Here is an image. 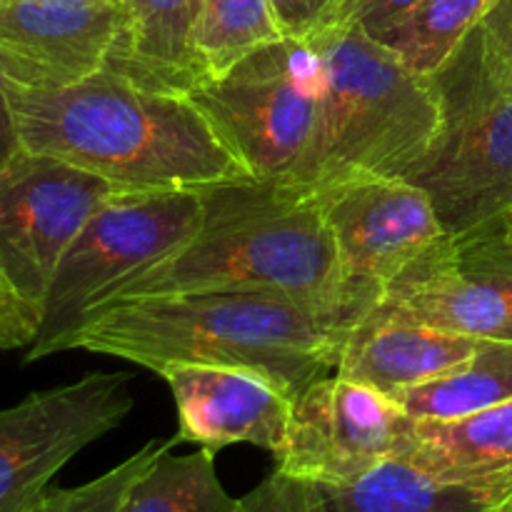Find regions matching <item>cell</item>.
<instances>
[{"mask_svg": "<svg viewBox=\"0 0 512 512\" xmlns=\"http://www.w3.org/2000/svg\"><path fill=\"white\" fill-rule=\"evenodd\" d=\"M20 148L53 155L123 190H183L250 178L188 95L100 68L68 88L5 80Z\"/></svg>", "mask_w": 512, "mask_h": 512, "instance_id": "2", "label": "cell"}, {"mask_svg": "<svg viewBox=\"0 0 512 512\" xmlns=\"http://www.w3.org/2000/svg\"><path fill=\"white\" fill-rule=\"evenodd\" d=\"M478 340L373 310L350 330L335 373L395 400L470 360Z\"/></svg>", "mask_w": 512, "mask_h": 512, "instance_id": "16", "label": "cell"}, {"mask_svg": "<svg viewBox=\"0 0 512 512\" xmlns=\"http://www.w3.org/2000/svg\"><path fill=\"white\" fill-rule=\"evenodd\" d=\"M335 512H498L480 493L438 483L415 465L390 458L345 488H325Z\"/></svg>", "mask_w": 512, "mask_h": 512, "instance_id": "19", "label": "cell"}, {"mask_svg": "<svg viewBox=\"0 0 512 512\" xmlns=\"http://www.w3.org/2000/svg\"><path fill=\"white\" fill-rule=\"evenodd\" d=\"M423 0H363L358 10V23L375 40L385 38L405 15L413 13Z\"/></svg>", "mask_w": 512, "mask_h": 512, "instance_id": "27", "label": "cell"}, {"mask_svg": "<svg viewBox=\"0 0 512 512\" xmlns=\"http://www.w3.org/2000/svg\"><path fill=\"white\" fill-rule=\"evenodd\" d=\"M353 328L340 310L275 295H143L95 308L63 350L113 355L153 373L173 363L253 370L295 400L335 373Z\"/></svg>", "mask_w": 512, "mask_h": 512, "instance_id": "1", "label": "cell"}, {"mask_svg": "<svg viewBox=\"0 0 512 512\" xmlns=\"http://www.w3.org/2000/svg\"><path fill=\"white\" fill-rule=\"evenodd\" d=\"M40 328V310L25 303L0 275V350L30 348Z\"/></svg>", "mask_w": 512, "mask_h": 512, "instance_id": "26", "label": "cell"}, {"mask_svg": "<svg viewBox=\"0 0 512 512\" xmlns=\"http://www.w3.org/2000/svg\"><path fill=\"white\" fill-rule=\"evenodd\" d=\"M323 58V145L313 188L363 178H403L440 128V98L430 75L418 73L360 23L313 40Z\"/></svg>", "mask_w": 512, "mask_h": 512, "instance_id": "5", "label": "cell"}, {"mask_svg": "<svg viewBox=\"0 0 512 512\" xmlns=\"http://www.w3.org/2000/svg\"><path fill=\"white\" fill-rule=\"evenodd\" d=\"M133 375L88 373L0 410V512H30L80 450L133 410Z\"/></svg>", "mask_w": 512, "mask_h": 512, "instance_id": "10", "label": "cell"}, {"mask_svg": "<svg viewBox=\"0 0 512 512\" xmlns=\"http://www.w3.org/2000/svg\"><path fill=\"white\" fill-rule=\"evenodd\" d=\"M198 190L205 215L193 238L120 285L105 303L143 295L258 293L343 313L338 250L313 190L258 178Z\"/></svg>", "mask_w": 512, "mask_h": 512, "instance_id": "3", "label": "cell"}, {"mask_svg": "<svg viewBox=\"0 0 512 512\" xmlns=\"http://www.w3.org/2000/svg\"><path fill=\"white\" fill-rule=\"evenodd\" d=\"M118 512H238V500L220 483L213 450H168L135 480Z\"/></svg>", "mask_w": 512, "mask_h": 512, "instance_id": "20", "label": "cell"}, {"mask_svg": "<svg viewBox=\"0 0 512 512\" xmlns=\"http://www.w3.org/2000/svg\"><path fill=\"white\" fill-rule=\"evenodd\" d=\"M120 33L105 68L160 93L190 95L205 83L195 53L203 0H118Z\"/></svg>", "mask_w": 512, "mask_h": 512, "instance_id": "17", "label": "cell"}, {"mask_svg": "<svg viewBox=\"0 0 512 512\" xmlns=\"http://www.w3.org/2000/svg\"><path fill=\"white\" fill-rule=\"evenodd\" d=\"M325 65L318 48L275 40L188 95L250 178L313 188L323 145Z\"/></svg>", "mask_w": 512, "mask_h": 512, "instance_id": "6", "label": "cell"}, {"mask_svg": "<svg viewBox=\"0 0 512 512\" xmlns=\"http://www.w3.org/2000/svg\"><path fill=\"white\" fill-rule=\"evenodd\" d=\"M123 188L53 155L20 148L0 170V275L43 310L60 258L90 215Z\"/></svg>", "mask_w": 512, "mask_h": 512, "instance_id": "9", "label": "cell"}, {"mask_svg": "<svg viewBox=\"0 0 512 512\" xmlns=\"http://www.w3.org/2000/svg\"><path fill=\"white\" fill-rule=\"evenodd\" d=\"M20 150L18 128H15L13 108L8 100V88H5V75L0 70V170L5 168L10 158Z\"/></svg>", "mask_w": 512, "mask_h": 512, "instance_id": "28", "label": "cell"}, {"mask_svg": "<svg viewBox=\"0 0 512 512\" xmlns=\"http://www.w3.org/2000/svg\"><path fill=\"white\" fill-rule=\"evenodd\" d=\"M375 313L512 340V250L495 225L465 238L448 235L390 283Z\"/></svg>", "mask_w": 512, "mask_h": 512, "instance_id": "11", "label": "cell"}, {"mask_svg": "<svg viewBox=\"0 0 512 512\" xmlns=\"http://www.w3.org/2000/svg\"><path fill=\"white\" fill-rule=\"evenodd\" d=\"M495 228H498L500 238H503V243L508 245V250H512V210L503 220H500V223H495Z\"/></svg>", "mask_w": 512, "mask_h": 512, "instance_id": "29", "label": "cell"}, {"mask_svg": "<svg viewBox=\"0 0 512 512\" xmlns=\"http://www.w3.org/2000/svg\"><path fill=\"white\" fill-rule=\"evenodd\" d=\"M340 263V305L358 325L410 263L448 238L433 200L400 175H363L313 190Z\"/></svg>", "mask_w": 512, "mask_h": 512, "instance_id": "8", "label": "cell"}, {"mask_svg": "<svg viewBox=\"0 0 512 512\" xmlns=\"http://www.w3.org/2000/svg\"><path fill=\"white\" fill-rule=\"evenodd\" d=\"M512 400V340L480 338L478 348L463 365L400 393L410 418L453 420L480 413Z\"/></svg>", "mask_w": 512, "mask_h": 512, "instance_id": "18", "label": "cell"}, {"mask_svg": "<svg viewBox=\"0 0 512 512\" xmlns=\"http://www.w3.org/2000/svg\"><path fill=\"white\" fill-rule=\"evenodd\" d=\"M495 3L498 0H423L380 43L413 70L433 75Z\"/></svg>", "mask_w": 512, "mask_h": 512, "instance_id": "22", "label": "cell"}, {"mask_svg": "<svg viewBox=\"0 0 512 512\" xmlns=\"http://www.w3.org/2000/svg\"><path fill=\"white\" fill-rule=\"evenodd\" d=\"M363 0H270L283 38L313 43L333 30L358 23Z\"/></svg>", "mask_w": 512, "mask_h": 512, "instance_id": "24", "label": "cell"}, {"mask_svg": "<svg viewBox=\"0 0 512 512\" xmlns=\"http://www.w3.org/2000/svg\"><path fill=\"white\" fill-rule=\"evenodd\" d=\"M238 512H335L328 493L318 483L280 473L263 480L238 500Z\"/></svg>", "mask_w": 512, "mask_h": 512, "instance_id": "25", "label": "cell"}, {"mask_svg": "<svg viewBox=\"0 0 512 512\" xmlns=\"http://www.w3.org/2000/svg\"><path fill=\"white\" fill-rule=\"evenodd\" d=\"M175 445H178V438L150 440L138 453L90 483L78 485V488L48 490L30 512H118L135 480L148 470L153 460L173 450Z\"/></svg>", "mask_w": 512, "mask_h": 512, "instance_id": "23", "label": "cell"}, {"mask_svg": "<svg viewBox=\"0 0 512 512\" xmlns=\"http://www.w3.org/2000/svg\"><path fill=\"white\" fill-rule=\"evenodd\" d=\"M395 458L512 512V400L453 420L410 418Z\"/></svg>", "mask_w": 512, "mask_h": 512, "instance_id": "15", "label": "cell"}, {"mask_svg": "<svg viewBox=\"0 0 512 512\" xmlns=\"http://www.w3.org/2000/svg\"><path fill=\"white\" fill-rule=\"evenodd\" d=\"M203 215L198 188L120 190L105 200L60 258L25 363L63 353L85 315L193 238Z\"/></svg>", "mask_w": 512, "mask_h": 512, "instance_id": "7", "label": "cell"}, {"mask_svg": "<svg viewBox=\"0 0 512 512\" xmlns=\"http://www.w3.org/2000/svg\"><path fill=\"white\" fill-rule=\"evenodd\" d=\"M178 408V443L213 453L255 445L278 458L288 440L293 400L263 375L243 368L173 363L160 370Z\"/></svg>", "mask_w": 512, "mask_h": 512, "instance_id": "14", "label": "cell"}, {"mask_svg": "<svg viewBox=\"0 0 512 512\" xmlns=\"http://www.w3.org/2000/svg\"><path fill=\"white\" fill-rule=\"evenodd\" d=\"M283 40L270 0H203L195 53L205 80L228 73L263 45Z\"/></svg>", "mask_w": 512, "mask_h": 512, "instance_id": "21", "label": "cell"}, {"mask_svg": "<svg viewBox=\"0 0 512 512\" xmlns=\"http://www.w3.org/2000/svg\"><path fill=\"white\" fill-rule=\"evenodd\" d=\"M430 78L440 128L403 178L430 195L450 238H465L512 210V0H498Z\"/></svg>", "mask_w": 512, "mask_h": 512, "instance_id": "4", "label": "cell"}, {"mask_svg": "<svg viewBox=\"0 0 512 512\" xmlns=\"http://www.w3.org/2000/svg\"><path fill=\"white\" fill-rule=\"evenodd\" d=\"M118 0H0V70L23 88H68L105 68Z\"/></svg>", "mask_w": 512, "mask_h": 512, "instance_id": "13", "label": "cell"}, {"mask_svg": "<svg viewBox=\"0 0 512 512\" xmlns=\"http://www.w3.org/2000/svg\"><path fill=\"white\" fill-rule=\"evenodd\" d=\"M410 415L370 385L325 375L293 400L280 473L345 488L395 458Z\"/></svg>", "mask_w": 512, "mask_h": 512, "instance_id": "12", "label": "cell"}]
</instances>
